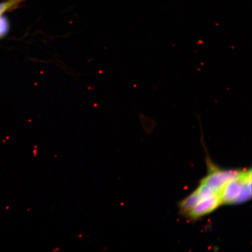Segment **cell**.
I'll use <instances>...</instances> for the list:
<instances>
[{"mask_svg":"<svg viewBox=\"0 0 252 252\" xmlns=\"http://www.w3.org/2000/svg\"><path fill=\"white\" fill-rule=\"evenodd\" d=\"M221 204L219 193L201 200L188 215L191 219L196 220L213 212Z\"/></svg>","mask_w":252,"mask_h":252,"instance_id":"3","label":"cell"},{"mask_svg":"<svg viewBox=\"0 0 252 252\" xmlns=\"http://www.w3.org/2000/svg\"><path fill=\"white\" fill-rule=\"evenodd\" d=\"M243 171L241 170H220L213 168L201 183H203L219 193L223 186L229 182L235 180L240 177Z\"/></svg>","mask_w":252,"mask_h":252,"instance_id":"1","label":"cell"},{"mask_svg":"<svg viewBox=\"0 0 252 252\" xmlns=\"http://www.w3.org/2000/svg\"><path fill=\"white\" fill-rule=\"evenodd\" d=\"M196 190L201 200L206 199V198L212 197L214 196V195L218 193L213 190L212 189L208 187L206 185L203 184V183H200V185Z\"/></svg>","mask_w":252,"mask_h":252,"instance_id":"6","label":"cell"},{"mask_svg":"<svg viewBox=\"0 0 252 252\" xmlns=\"http://www.w3.org/2000/svg\"><path fill=\"white\" fill-rule=\"evenodd\" d=\"M9 29V23L4 16L0 15V37L4 36Z\"/></svg>","mask_w":252,"mask_h":252,"instance_id":"8","label":"cell"},{"mask_svg":"<svg viewBox=\"0 0 252 252\" xmlns=\"http://www.w3.org/2000/svg\"><path fill=\"white\" fill-rule=\"evenodd\" d=\"M252 179L251 169L242 172L240 177L229 182L219 192L221 204H232L241 193L246 182Z\"/></svg>","mask_w":252,"mask_h":252,"instance_id":"2","label":"cell"},{"mask_svg":"<svg viewBox=\"0 0 252 252\" xmlns=\"http://www.w3.org/2000/svg\"><path fill=\"white\" fill-rule=\"evenodd\" d=\"M201 201V198L198 196L197 190L189 195L187 198L182 200L179 204V207L183 214L188 215L189 213L194 209Z\"/></svg>","mask_w":252,"mask_h":252,"instance_id":"4","label":"cell"},{"mask_svg":"<svg viewBox=\"0 0 252 252\" xmlns=\"http://www.w3.org/2000/svg\"><path fill=\"white\" fill-rule=\"evenodd\" d=\"M252 197V179L246 182L243 189L239 194L238 197L236 198L233 204H239L246 202L251 199Z\"/></svg>","mask_w":252,"mask_h":252,"instance_id":"5","label":"cell"},{"mask_svg":"<svg viewBox=\"0 0 252 252\" xmlns=\"http://www.w3.org/2000/svg\"><path fill=\"white\" fill-rule=\"evenodd\" d=\"M25 1L26 0H7L5 2L0 3V15L9 9L17 7Z\"/></svg>","mask_w":252,"mask_h":252,"instance_id":"7","label":"cell"}]
</instances>
